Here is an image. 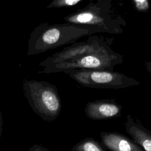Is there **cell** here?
Masks as SVG:
<instances>
[{"label":"cell","instance_id":"cell-13","mask_svg":"<svg viewBox=\"0 0 151 151\" xmlns=\"http://www.w3.org/2000/svg\"><path fill=\"white\" fill-rule=\"evenodd\" d=\"M3 131V119H2V115L1 113V111L0 109V137H1Z\"/></svg>","mask_w":151,"mask_h":151},{"label":"cell","instance_id":"cell-5","mask_svg":"<svg viewBox=\"0 0 151 151\" xmlns=\"http://www.w3.org/2000/svg\"><path fill=\"white\" fill-rule=\"evenodd\" d=\"M65 73L81 86L93 88L120 89L139 84L135 79L113 71L71 70Z\"/></svg>","mask_w":151,"mask_h":151},{"label":"cell","instance_id":"cell-7","mask_svg":"<svg viewBox=\"0 0 151 151\" xmlns=\"http://www.w3.org/2000/svg\"><path fill=\"white\" fill-rule=\"evenodd\" d=\"M100 138V144L110 151H144L132 140L117 132H101Z\"/></svg>","mask_w":151,"mask_h":151},{"label":"cell","instance_id":"cell-6","mask_svg":"<svg viewBox=\"0 0 151 151\" xmlns=\"http://www.w3.org/2000/svg\"><path fill=\"white\" fill-rule=\"evenodd\" d=\"M122 105L114 99L96 100L88 102L84 109L85 114L94 120H108L120 116Z\"/></svg>","mask_w":151,"mask_h":151},{"label":"cell","instance_id":"cell-9","mask_svg":"<svg viewBox=\"0 0 151 151\" xmlns=\"http://www.w3.org/2000/svg\"><path fill=\"white\" fill-rule=\"evenodd\" d=\"M71 151H107L97 140L93 137L84 138L71 149Z\"/></svg>","mask_w":151,"mask_h":151},{"label":"cell","instance_id":"cell-12","mask_svg":"<svg viewBox=\"0 0 151 151\" xmlns=\"http://www.w3.org/2000/svg\"><path fill=\"white\" fill-rule=\"evenodd\" d=\"M28 151H50V150L41 145L34 144L29 148Z\"/></svg>","mask_w":151,"mask_h":151},{"label":"cell","instance_id":"cell-10","mask_svg":"<svg viewBox=\"0 0 151 151\" xmlns=\"http://www.w3.org/2000/svg\"><path fill=\"white\" fill-rule=\"evenodd\" d=\"M82 1L84 0H52L51 2L47 6V8H60L68 6H72L77 4V3ZM87 1H92L93 0Z\"/></svg>","mask_w":151,"mask_h":151},{"label":"cell","instance_id":"cell-1","mask_svg":"<svg viewBox=\"0 0 151 151\" xmlns=\"http://www.w3.org/2000/svg\"><path fill=\"white\" fill-rule=\"evenodd\" d=\"M113 39L101 35H90L49 56L39 64L42 73H66L71 70L113 71L123 62V55L111 48Z\"/></svg>","mask_w":151,"mask_h":151},{"label":"cell","instance_id":"cell-4","mask_svg":"<svg viewBox=\"0 0 151 151\" xmlns=\"http://www.w3.org/2000/svg\"><path fill=\"white\" fill-rule=\"evenodd\" d=\"M24 95L34 112L42 120L51 123L59 116L62 108L56 86L47 81H23Z\"/></svg>","mask_w":151,"mask_h":151},{"label":"cell","instance_id":"cell-11","mask_svg":"<svg viewBox=\"0 0 151 151\" xmlns=\"http://www.w3.org/2000/svg\"><path fill=\"white\" fill-rule=\"evenodd\" d=\"M135 7L140 12H146L149 9L148 0H133Z\"/></svg>","mask_w":151,"mask_h":151},{"label":"cell","instance_id":"cell-8","mask_svg":"<svg viewBox=\"0 0 151 151\" xmlns=\"http://www.w3.org/2000/svg\"><path fill=\"white\" fill-rule=\"evenodd\" d=\"M126 132L131 136L132 140L144 151H151V132L145 127L139 119L134 122L133 118L128 114L124 123Z\"/></svg>","mask_w":151,"mask_h":151},{"label":"cell","instance_id":"cell-3","mask_svg":"<svg viewBox=\"0 0 151 151\" xmlns=\"http://www.w3.org/2000/svg\"><path fill=\"white\" fill-rule=\"evenodd\" d=\"M91 28L76 24H42L32 32L28 42V55H35L62 45L72 44L80 38L96 34Z\"/></svg>","mask_w":151,"mask_h":151},{"label":"cell","instance_id":"cell-2","mask_svg":"<svg viewBox=\"0 0 151 151\" xmlns=\"http://www.w3.org/2000/svg\"><path fill=\"white\" fill-rule=\"evenodd\" d=\"M112 2V0L90 1L86 6L65 17L64 19L68 23L91 28L96 33L121 34L126 24Z\"/></svg>","mask_w":151,"mask_h":151}]
</instances>
